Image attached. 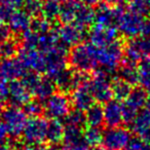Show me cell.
<instances>
[{"label": "cell", "instance_id": "6da1fadb", "mask_svg": "<svg viewBox=\"0 0 150 150\" xmlns=\"http://www.w3.org/2000/svg\"><path fill=\"white\" fill-rule=\"evenodd\" d=\"M98 69L109 75L117 72L125 56V44L120 40H116L107 46H95Z\"/></svg>", "mask_w": 150, "mask_h": 150}, {"label": "cell", "instance_id": "7a4b0ae2", "mask_svg": "<svg viewBox=\"0 0 150 150\" xmlns=\"http://www.w3.org/2000/svg\"><path fill=\"white\" fill-rule=\"evenodd\" d=\"M68 64L73 70L90 73L98 69L96 58V47L92 43L77 44L70 48L68 54Z\"/></svg>", "mask_w": 150, "mask_h": 150}, {"label": "cell", "instance_id": "3957f363", "mask_svg": "<svg viewBox=\"0 0 150 150\" xmlns=\"http://www.w3.org/2000/svg\"><path fill=\"white\" fill-rule=\"evenodd\" d=\"M144 20V16L139 15L129 8H123L117 18L116 28L119 34L131 39L141 35Z\"/></svg>", "mask_w": 150, "mask_h": 150}, {"label": "cell", "instance_id": "277c9868", "mask_svg": "<svg viewBox=\"0 0 150 150\" xmlns=\"http://www.w3.org/2000/svg\"><path fill=\"white\" fill-rule=\"evenodd\" d=\"M88 86L97 103L105 104L112 100L113 95L111 75L101 70H96L94 76L91 77L88 81Z\"/></svg>", "mask_w": 150, "mask_h": 150}, {"label": "cell", "instance_id": "5b68a950", "mask_svg": "<svg viewBox=\"0 0 150 150\" xmlns=\"http://www.w3.org/2000/svg\"><path fill=\"white\" fill-rule=\"evenodd\" d=\"M54 29L59 37L60 43L68 50L82 43L88 37V30L74 23L54 26Z\"/></svg>", "mask_w": 150, "mask_h": 150}, {"label": "cell", "instance_id": "8992f818", "mask_svg": "<svg viewBox=\"0 0 150 150\" xmlns=\"http://www.w3.org/2000/svg\"><path fill=\"white\" fill-rule=\"evenodd\" d=\"M150 59V37L139 35L131 38L125 44L123 61L139 64L141 61Z\"/></svg>", "mask_w": 150, "mask_h": 150}, {"label": "cell", "instance_id": "52a82bcc", "mask_svg": "<svg viewBox=\"0 0 150 150\" xmlns=\"http://www.w3.org/2000/svg\"><path fill=\"white\" fill-rule=\"evenodd\" d=\"M71 99L59 91L48 97L43 103L44 114L50 119H64L71 111Z\"/></svg>", "mask_w": 150, "mask_h": 150}, {"label": "cell", "instance_id": "ba28073f", "mask_svg": "<svg viewBox=\"0 0 150 150\" xmlns=\"http://www.w3.org/2000/svg\"><path fill=\"white\" fill-rule=\"evenodd\" d=\"M48 121L41 116L28 119L23 132L24 141L28 145H41L46 141Z\"/></svg>", "mask_w": 150, "mask_h": 150}, {"label": "cell", "instance_id": "9c48e42d", "mask_svg": "<svg viewBox=\"0 0 150 150\" xmlns=\"http://www.w3.org/2000/svg\"><path fill=\"white\" fill-rule=\"evenodd\" d=\"M69 50L60 43V47L45 54V69L44 74L47 77L54 79L68 65Z\"/></svg>", "mask_w": 150, "mask_h": 150}, {"label": "cell", "instance_id": "30bf717a", "mask_svg": "<svg viewBox=\"0 0 150 150\" xmlns=\"http://www.w3.org/2000/svg\"><path fill=\"white\" fill-rule=\"evenodd\" d=\"M28 115L21 107L11 106L5 109L2 114V121L8 129L9 137L18 138L23 135L24 129L27 123Z\"/></svg>", "mask_w": 150, "mask_h": 150}, {"label": "cell", "instance_id": "8fae6325", "mask_svg": "<svg viewBox=\"0 0 150 150\" xmlns=\"http://www.w3.org/2000/svg\"><path fill=\"white\" fill-rule=\"evenodd\" d=\"M123 8L122 3L113 4L110 2H101L95 9L94 24L106 27H116L117 18Z\"/></svg>", "mask_w": 150, "mask_h": 150}, {"label": "cell", "instance_id": "7c38bea8", "mask_svg": "<svg viewBox=\"0 0 150 150\" xmlns=\"http://www.w3.org/2000/svg\"><path fill=\"white\" fill-rule=\"evenodd\" d=\"M129 129L122 127H108L103 134V145L107 150H123L131 140Z\"/></svg>", "mask_w": 150, "mask_h": 150}, {"label": "cell", "instance_id": "4fadbf2b", "mask_svg": "<svg viewBox=\"0 0 150 150\" xmlns=\"http://www.w3.org/2000/svg\"><path fill=\"white\" fill-rule=\"evenodd\" d=\"M88 38L90 39L91 43L95 46H107L119 39V32L114 26L106 27L94 24L88 30Z\"/></svg>", "mask_w": 150, "mask_h": 150}, {"label": "cell", "instance_id": "5bb4252c", "mask_svg": "<svg viewBox=\"0 0 150 150\" xmlns=\"http://www.w3.org/2000/svg\"><path fill=\"white\" fill-rule=\"evenodd\" d=\"M18 58L21 60L28 71H34L37 73H44L45 69V54L37 48H20Z\"/></svg>", "mask_w": 150, "mask_h": 150}, {"label": "cell", "instance_id": "9a60e30c", "mask_svg": "<svg viewBox=\"0 0 150 150\" xmlns=\"http://www.w3.org/2000/svg\"><path fill=\"white\" fill-rule=\"evenodd\" d=\"M27 71L28 70L19 58L13 57L0 61V75L8 80L22 78Z\"/></svg>", "mask_w": 150, "mask_h": 150}, {"label": "cell", "instance_id": "2e32d148", "mask_svg": "<svg viewBox=\"0 0 150 150\" xmlns=\"http://www.w3.org/2000/svg\"><path fill=\"white\" fill-rule=\"evenodd\" d=\"M90 81V80H88ZM88 81L76 88L71 93V104L73 108L86 112L96 101L88 86Z\"/></svg>", "mask_w": 150, "mask_h": 150}, {"label": "cell", "instance_id": "e0dca14e", "mask_svg": "<svg viewBox=\"0 0 150 150\" xmlns=\"http://www.w3.org/2000/svg\"><path fill=\"white\" fill-rule=\"evenodd\" d=\"M32 94L29 92L22 80H11L9 82V96L7 100L11 106L23 107L31 100Z\"/></svg>", "mask_w": 150, "mask_h": 150}, {"label": "cell", "instance_id": "ac0fdd59", "mask_svg": "<svg viewBox=\"0 0 150 150\" xmlns=\"http://www.w3.org/2000/svg\"><path fill=\"white\" fill-rule=\"evenodd\" d=\"M104 119L105 125L108 127H119L123 121L122 103L112 99L104 104Z\"/></svg>", "mask_w": 150, "mask_h": 150}, {"label": "cell", "instance_id": "d6986e66", "mask_svg": "<svg viewBox=\"0 0 150 150\" xmlns=\"http://www.w3.org/2000/svg\"><path fill=\"white\" fill-rule=\"evenodd\" d=\"M31 16L26 13L24 9H17L13 11L11 16L8 22V27L11 29V33L23 35L26 31L30 29L31 26Z\"/></svg>", "mask_w": 150, "mask_h": 150}, {"label": "cell", "instance_id": "ffe728a7", "mask_svg": "<svg viewBox=\"0 0 150 150\" xmlns=\"http://www.w3.org/2000/svg\"><path fill=\"white\" fill-rule=\"evenodd\" d=\"M147 103H148L147 91L144 88H142V86L133 88V91L129 94V96L127 97V100L123 101V104L131 107L132 109L136 110L137 112H139L140 110L145 108Z\"/></svg>", "mask_w": 150, "mask_h": 150}, {"label": "cell", "instance_id": "44dd1931", "mask_svg": "<svg viewBox=\"0 0 150 150\" xmlns=\"http://www.w3.org/2000/svg\"><path fill=\"white\" fill-rule=\"evenodd\" d=\"M117 77L129 82L132 86L139 83V70L137 64L122 61L119 68L117 69Z\"/></svg>", "mask_w": 150, "mask_h": 150}, {"label": "cell", "instance_id": "7402d4cb", "mask_svg": "<svg viewBox=\"0 0 150 150\" xmlns=\"http://www.w3.org/2000/svg\"><path fill=\"white\" fill-rule=\"evenodd\" d=\"M95 22V9L92 6L82 4L79 2L75 16L74 24L78 26H81L83 28L88 29L90 26L94 25Z\"/></svg>", "mask_w": 150, "mask_h": 150}, {"label": "cell", "instance_id": "603a6c76", "mask_svg": "<svg viewBox=\"0 0 150 150\" xmlns=\"http://www.w3.org/2000/svg\"><path fill=\"white\" fill-rule=\"evenodd\" d=\"M86 121L88 127H101L105 125L104 107L100 103H94L86 111Z\"/></svg>", "mask_w": 150, "mask_h": 150}, {"label": "cell", "instance_id": "cb8c5ba5", "mask_svg": "<svg viewBox=\"0 0 150 150\" xmlns=\"http://www.w3.org/2000/svg\"><path fill=\"white\" fill-rule=\"evenodd\" d=\"M65 125L60 119H52L48 122L47 133H46V141L50 145L57 146L64 140Z\"/></svg>", "mask_w": 150, "mask_h": 150}, {"label": "cell", "instance_id": "d4e9b609", "mask_svg": "<svg viewBox=\"0 0 150 150\" xmlns=\"http://www.w3.org/2000/svg\"><path fill=\"white\" fill-rule=\"evenodd\" d=\"M133 91V86L129 82L116 77L112 80V95L115 100L123 102L127 99Z\"/></svg>", "mask_w": 150, "mask_h": 150}, {"label": "cell", "instance_id": "484cf974", "mask_svg": "<svg viewBox=\"0 0 150 150\" xmlns=\"http://www.w3.org/2000/svg\"><path fill=\"white\" fill-rule=\"evenodd\" d=\"M79 1L77 0H70L68 2L61 4V11L59 21L62 24H72L74 23L75 16L77 11Z\"/></svg>", "mask_w": 150, "mask_h": 150}, {"label": "cell", "instance_id": "4316f807", "mask_svg": "<svg viewBox=\"0 0 150 150\" xmlns=\"http://www.w3.org/2000/svg\"><path fill=\"white\" fill-rule=\"evenodd\" d=\"M57 86L54 79L45 76V77H42L41 81H40L38 88H36L33 96H35L36 99L40 101H45L48 97H50L54 93H56L54 92Z\"/></svg>", "mask_w": 150, "mask_h": 150}, {"label": "cell", "instance_id": "83f0119b", "mask_svg": "<svg viewBox=\"0 0 150 150\" xmlns=\"http://www.w3.org/2000/svg\"><path fill=\"white\" fill-rule=\"evenodd\" d=\"M63 141L65 142V144H69V145H74V144H79L84 142L82 127L66 125Z\"/></svg>", "mask_w": 150, "mask_h": 150}, {"label": "cell", "instance_id": "f1b7e54d", "mask_svg": "<svg viewBox=\"0 0 150 150\" xmlns=\"http://www.w3.org/2000/svg\"><path fill=\"white\" fill-rule=\"evenodd\" d=\"M60 11H61V4L52 0H45L43 1V5H42L41 9V17L47 20L48 22L52 23L59 20L60 17Z\"/></svg>", "mask_w": 150, "mask_h": 150}, {"label": "cell", "instance_id": "f546056e", "mask_svg": "<svg viewBox=\"0 0 150 150\" xmlns=\"http://www.w3.org/2000/svg\"><path fill=\"white\" fill-rule=\"evenodd\" d=\"M150 127V107H145L139 111L135 120L132 122V129L136 134L141 133L145 129Z\"/></svg>", "mask_w": 150, "mask_h": 150}, {"label": "cell", "instance_id": "4dcf8cb0", "mask_svg": "<svg viewBox=\"0 0 150 150\" xmlns=\"http://www.w3.org/2000/svg\"><path fill=\"white\" fill-rule=\"evenodd\" d=\"M103 132L101 131L100 127H88L83 131V139L84 142L88 146H98L102 143L103 141Z\"/></svg>", "mask_w": 150, "mask_h": 150}, {"label": "cell", "instance_id": "1f68e13d", "mask_svg": "<svg viewBox=\"0 0 150 150\" xmlns=\"http://www.w3.org/2000/svg\"><path fill=\"white\" fill-rule=\"evenodd\" d=\"M139 83L146 91L150 88V59H146L139 63Z\"/></svg>", "mask_w": 150, "mask_h": 150}, {"label": "cell", "instance_id": "d6a6232c", "mask_svg": "<svg viewBox=\"0 0 150 150\" xmlns=\"http://www.w3.org/2000/svg\"><path fill=\"white\" fill-rule=\"evenodd\" d=\"M42 76L40 75V73L34 72V71H27L25 73V75L22 77V81L26 86V88L29 90V92L32 94V96L35 93L36 88H38Z\"/></svg>", "mask_w": 150, "mask_h": 150}, {"label": "cell", "instance_id": "836d02e7", "mask_svg": "<svg viewBox=\"0 0 150 150\" xmlns=\"http://www.w3.org/2000/svg\"><path fill=\"white\" fill-rule=\"evenodd\" d=\"M19 52V46L18 42L15 39H11V37L8 39H5L1 41L0 45V56L3 59L5 58H13Z\"/></svg>", "mask_w": 150, "mask_h": 150}, {"label": "cell", "instance_id": "e575fe53", "mask_svg": "<svg viewBox=\"0 0 150 150\" xmlns=\"http://www.w3.org/2000/svg\"><path fill=\"white\" fill-rule=\"evenodd\" d=\"M23 110L25 113L30 117H37L41 116L42 113H44V107L42 104V101L38 99L30 100L28 103H26L23 106Z\"/></svg>", "mask_w": 150, "mask_h": 150}, {"label": "cell", "instance_id": "d590c367", "mask_svg": "<svg viewBox=\"0 0 150 150\" xmlns=\"http://www.w3.org/2000/svg\"><path fill=\"white\" fill-rule=\"evenodd\" d=\"M65 123L70 125H76V127H82L84 125H86V113L78 109H73L68 113L66 117L64 118Z\"/></svg>", "mask_w": 150, "mask_h": 150}, {"label": "cell", "instance_id": "8d00e7d4", "mask_svg": "<svg viewBox=\"0 0 150 150\" xmlns=\"http://www.w3.org/2000/svg\"><path fill=\"white\" fill-rule=\"evenodd\" d=\"M52 28V23L45 20L44 18L39 17V16L34 17V19H32L31 26H30V29L32 31L36 32L37 34H44L46 32H50Z\"/></svg>", "mask_w": 150, "mask_h": 150}, {"label": "cell", "instance_id": "74e56055", "mask_svg": "<svg viewBox=\"0 0 150 150\" xmlns=\"http://www.w3.org/2000/svg\"><path fill=\"white\" fill-rule=\"evenodd\" d=\"M42 5L43 0H25L23 9L31 17H38L41 13Z\"/></svg>", "mask_w": 150, "mask_h": 150}, {"label": "cell", "instance_id": "f35d334b", "mask_svg": "<svg viewBox=\"0 0 150 150\" xmlns=\"http://www.w3.org/2000/svg\"><path fill=\"white\" fill-rule=\"evenodd\" d=\"M131 11L144 17L150 16V6L145 0H129V7Z\"/></svg>", "mask_w": 150, "mask_h": 150}, {"label": "cell", "instance_id": "ab89813d", "mask_svg": "<svg viewBox=\"0 0 150 150\" xmlns=\"http://www.w3.org/2000/svg\"><path fill=\"white\" fill-rule=\"evenodd\" d=\"M38 38H39V34L32 31L31 29H29L22 35V44H23V47L37 48Z\"/></svg>", "mask_w": 150, "mask_h": 150}, {"label": "cell", "instance_id": "60d3db41", "mask_svg": "<svg viewBox=\"0 0 150 150\" xmlns=\"http://www.w3.org/2000/svg\"><path fill=\"white\" fill-rule=\"evenodd\" d=\"M17 11L11 0H0V21H8L13 11Z\"/></svg>", "mask_w": 150, "mask_h": 150}, {"label": "cell", "instance_id": "b9f144b4", "mask_svg": "<svg viewBox=\"0 0 150 150\" xmlns=\"http://www.w3.org/2000/svg\"><path fill=\"white\" fill-rule=\"evenodd\" d=\"M123 150H150V144L146 143L140 137H133Z\"/></svg>", "mask_w": 150, "mask_h": 150}, {"label": "cell", "instance_id": "7bdbcfd3", "mask_svg": "<svg viewBox=\"0 0 150 150\" xmlns=\"http://www.w3.org/2000/svg\"><path fill=\"white\" fill-rule=\"evenodd\" d=\"M9 96V80L0 75V100L5 101Z\"/></svg>", "mask_w": 150, "mask_h": 150}, {"label": "cell", "instance_id": "ee69618b", "mask_svg": "<svg viewBox=\"0 0 150 150\" xmlns=\"http://www.w3.org/2000/svg\"><path fill=\"white\" fill-rule=\"evenodd\" d=\"M88 145L86 142H82L79 144H74V145H69V144H64L59 150H88Z\"/></svg>", "mask_w": 150, "mask_h": 150}, {"label": "cell", "instance_id": "f6af8a7d", "mask_svg": "<svg viewBox=\"0 0 150 150\" xmlns=\"http://www.w3.org/2000/svg\"><path fill=\"white\" fill-rule=\"evenodd\" d=\"M8 129H7L6 125H4L3 121H0V144L6 143L7 139H8Z\"/></svg>", "mask_w": 150, "mask_h": 150}, {"label": "cell", "instance_id": "bcb514c9", "mask_svg": "<svg viewBox=\"0 0 150 150\" xmlns=\"http://www.w3.org/2000/svg\"><path fill=\"white\" fill-rule=\"evenodd\" d=\"M11 29H9V27L7 25H1V27H0V40L1 41H3V40L5 39H8L9 37H11Z\"/></svg>", "mask_w": 150, "mask_h": 150}, {"label": "cell", "instance_id": "7dc6e473", "mask_svg": "<svg viewBox=\"0 0 150 150\" xmlns=\"http://www.w3.org/2000/svg\"><path fill=\"white\" fill-rule=\"evenodd\" d=\"M141 35L149 36V37H150V16H148V17H145L143 26H142Z\"/></svg>", "mask_w": 150, "mask_h": 150}, {"label": "cell", "instance_id": "c3c4849f", "mask_svg": "<svg viewBox=\"0 0 150 150\" xmlns=\"http://www.w3.org/2000/svg\"><path fill=\"white\" fill-rule=\"evenodd\" d=\"M24 150H59L54 145H50V147H43L41 145H28L24 148Z\"/></svg>", "mask_w": 150, "mask_h": 150}, {"label": "cell", "instance_id": "681fc988", "mask_svg": "<svg viewBox=\"0 0 150 150\" xmlns=\"http://www.w3.org/2000/svg\"><path fill=\"white\" fill-rule=\"evenodd\" d=\"M137 136L141 138L143 141H145L146 143L150 144V127H147V129H145L144 131H142L141 133H139Z\"/></svg>", "mask_w": 150, "mask_h": 150}, {"label": "cell", "instance_id": "f907efd6", "mask_svg": "<svg viewBox=\"0 0 150 150\" xmlns=\"http://www.w3.org/2000/svg\"><path fill=\"white\" fill-rule=\"evenodd\" d=\"M79 1L80 3L82 4H86V5H88V6H97L99 5L101 2H103V0H77Z\"/></svg>", "mask_w": 150, "mask_h": 150}, {"label": "cell", "instance_id": "816d5d0a", "mask_svg": "<svg viewBox=\"0 0 150 150\" xmlns=\"http://www.w3.org/2000/svg\"><path fill=\"white\" fill-rule=\"evenodd\" d=\"M0 150H17V148L11 144H0Z\"/></svg>", "mask_w": 150, "mask_h": 150}, {"label": "cell", "instance_id": "f5cc1de1", "mask_svg": "<svg viewBox=\"0 0 150 150\" xmlns=\"http://www.w3.org/2000/svg\"><path fill=\"white\" fill-rule=\"evenodd\" d=\"M108 1L113 4H116V3H123L125 1H129V0H108Z\"/></svg>", "mask_w": 150, "mask_h": 150}, {"label": "cell", "instance_id": "db71d44e", "mask_svg": "<svg viewBox=\"0 0 150 150\" xmlns=\"http://www.w3.org/2000/svg\"><path fill=\"white\" fill-rule=\"evenodd\" d=\"M88 150H107L105 147H103V146H94V147H92L91 149H88Z\"/></svg>", "mask_w": 150, "mask_h": 150}, {"label": "cell", "instance_id": "11a10c76", "mask_svg": "<svg viewBox=\"0 0 150 150\" xmlns=\"http://www.w3.org/2000/svg\"><path fill=\"white\" fill-rule=\"evenodd\" d=\"M3 112H4V107H3L2 100H0V117H2Z\"/></svg>", "mask_w": 150, "mask_h": 150}, {"label": "cell", "instance_id": "9f6ffc18", "mask_svg": "<svg viewBox=\"0 0 150 150\" xmlns=\"http://www.w3.org/2000/svg\"><path fill=\"white\" fill-rule=\"evenodd\" d=\"M147 94H148V103L146 105V107H150V88L147 90Z\"/></svg>", "mask_w": 150, "mask_h": 150}, {"label": "cell", "instance_id": "6f0895ef", "mask_svg": "<svg viewBox=\"0 0 150 150\" xmlns=\"http://www.w3.org/2000/svg\"><path fill=\"white\" fill-rule=\"evenodd\" d=\"M52 1H56V2L60 3V4H63V3L68 2V1H70V0H52Z\"/></svg>", "mask_w": 150, "mask_h": 150}, {"label": "cell", "instance_id": "680465c9", "mask_svg": "<svg viewBox=\"0 0 150 150\" xmlns=\"http://www.w3.org/2000/svg\"><path fill=\"white\" fill-rule=\"evenodd\" d=\"M145 1L148 3V5H149V6H150V0H145Z\"/></svg>", "mask_w": 150, "mask_h": 150}, {"label": "cell", "instance_id": "91938a15", "mask_svg": "<svg viewBox=\"0 0 150 150\" xmlns=\"http://www.w3.org/2000/svg\"><path fill=\"white\" fill-rule=\"evenodd\" d=\"M1 25H2V22L0 21V27H1Z\"/></svg>", "mask_w": 150, "mask_h": 150}, {"label": "cell", "instance_id": "94428289", "mask_svg": "<svg viewBox=\"0 0 150 150\" xmlns=\"http://www.w3.org/2000/svg\"><path fill=\"white\" fill-rule=\"evenodd\" d=\"M0 45H1V40H0Z\"/></svg>", "mask_w": 150, "mask_h": 150}]
</instances>
